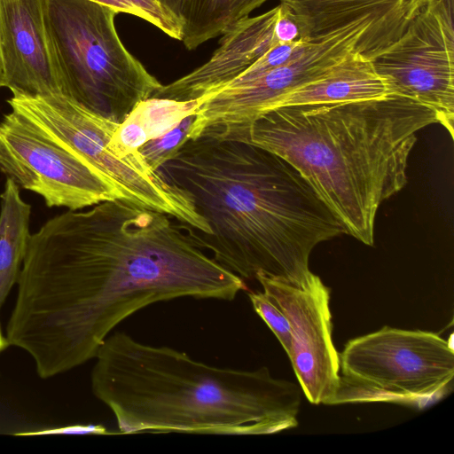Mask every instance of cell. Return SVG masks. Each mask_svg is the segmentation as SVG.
I'll return each mask as SVG.
<instances>
[{"instance_id": "obj_21", "label": "cell", "mask_w": 454, "mask_h": 454, "mask_svg": "<svg viewBox=\"0 0 454 454\" xmlns=\"http://www.w3.org/2000/svg\"><path fill=\"white\" fill-rule=\"evenodd\" d=\"M310 42V40L303 38L297 42L275 43L246 71L227 85L239 86L246 84L268 71L286 64L305 51Z\"/></svg>"}, {"instance_id": "obj_3", "label": "cell", "mask_w": 454, "mask_h": 454, "mask_svg": "<svg viewBox=\"0 0 454 454\" xmlns=\"http://www.w3.org/2000/svg\"><path fill=\"white\" fill-rule=\"evenodd\" d=\"M435 122L433 108L390 94L278 106L246 127L212 137L250 143L284 158L309 182L344 233L372 246L380 205L407 183L416 133Z\"/></svg>"}, {"instance_id": "obj_4", "label": "cell", "mask_w": 454, "mask_h": 454, "mask_svg": "<svg viewBox=\"0 0 454 454\" xmlns=\"http://www.w3.org/2000/svg\"><path fill=\"white\" fill-rule=\"evenodd\" d=\"M94 359L92 393L120 434L254 435L298 425L301 387L265 366H214L122 332L110 334Z\"/></svg>"}, {"instance_id": "obj_24", "label": "cell", "mask_w": 454, "mask_h": 454, "mask_svg": "<svg viewBox=\"0 0 454 454\" xmlns=\"http://www.w3.org/2000/svg\"><path fill=\"white\" fill-rule=\"evenodd\" d=\"M38 434H111L101 425H74L53 428L35 433Z\"/></svg>"}, {"instance_id": "obj_22", "label": "cell", "mask_w": 454, "mask_h": 454, "mask_svg": "<svg viewBox=\"0 0 454 454\" xmlns=\"http://www.w3.org/2000/svg\"><path fill=\"white\" fill-rule=\"evenodd\" d=\"M248 296L254 311L272 331L287 354L291 346V329L280 307L264 292H251Z\"/></svg>"}, {"instance_id": "obj_16", "label": "cell", "mask_w": 454, "mask_h": 454, "mask_svg": "<svg viewBox=\"0 0 454 454\" xmlns=\"http://www.w3.org/2000/svg\"><path fill=\"white\" fill-rule=\"evenodd\" d=\"M179 25L182 43L194 50L223 35L268 0H156Z\"/></svg>"}, {"instance_id": "obj_14", "label": "cell", "mask_w": 454, "mask_h": 454, "mask_svg": "<svg viewBox=\"0 0 454 454\" xmlns=\"http://www.w3.org/2000/svg\"><path fill=\"white\" fill-rule=\"evenodd\" d=\"M279 5L255 17H247L224 33L210 59L188 74L156 90L152 98L195 100L230 83L275 43L274 26Z\"/></svg>"}, {"instance_id": "obj_13", "label": "cell", "mask_w": 454, "mask_h": 454, "mask_svg": "<svg viewBox=\"0 0 454 454\" xmlns=\"http://www.w3.org/2000/svg\"><path fill=\"white\" fill-rule=\"evenodd\" d=\"M297 18L303 36L317 40L362 20L371 22L356 51L372 59L403 34L427 0H279Z\"/></svg>"}, {"instance_id": "obj_17", "label": "cell", "mask_w": 454, "mask_h": 454, "mask_svg": "<svg viewBox=\"0 0 454 454\" xmlns=\"http://www.w3.org/2000/svg\"><path fill=\"white\" fill-rule=\"evenodd\" d=\"M0 207V309L19 273L30 239L31 206L25 202L18 184L7 177Z\"/></svg>"}, {"instance_id": "obj_11", "label": "cell", "mask_w": 454, "mask_h": 454, "mask_svg": "<svg viewBox=\"0 0 454 454\" xmlns=\"http://www.w3.org/2000/svg\"><path fill=\"white\" fill-rule=\"evenodd\" d=\"M255 279L289 322L287 356L305 397L313 404H332L340 376V354L332 339L330 288L312 272L301 285L262 275Z\"/></svg>"}, {"instance_id": "obj_18", "label": "cell", "mask_w": 454, "mask_h": 454, "mask_svg": "<svg viewBox=\"0 0 454 454\" xmlns=\"http://www.w3.org/2000/svg\"><path fill=\"white\" fill-rule=\"evenodd\" d=\"M196 102V99L180 102L150 98L141 102L133 113L142 121L151 139L172 128L185 116L194 114Z\"/></svg>"}, {"instance_id": "obj_26", "label": "cell", "mask_w": 454, "mask_h": 454, "mask_svg": "<svg viewBox=\"0 0 454 454\" xmlns=\"http://www.w3.org/2000/svg\"><path fill=\"white\" fill-rule=\"evenodd\" d=\"M4 87V63H3V56L0 45V88Z\"/></svg>"}, {"instance_id": "obj_23", "label": "cell", "mask_w": 454, "mask_h": 454, "mask_svg": "<svg viewBox=\"0 0 454 454\" xmlns=\"http://www.w3.org/2000/svg\"><path fill=\"white\" fill-rule=\"evenodd\" d=\"M278 5L279 12L274 26V35L278 43H292L305 38L295 15L285 4H279Z\"/></svg>"}, {"instance_id": "obj_10", "label": "cell", "mask_w": 454, "mask_h": 454, "mask_svg": "<svg viewBox=\"0 0 454 454\" xmlns=\"http://www.w3.org/2000/svg\"><path fill=\"white\" fill-rule=\"evenodd\" d=\"M371 22L362 20L309 43L301 55L239 86H224L196 99L189 139L246 127L270 111L286 93L326 74L356 51Z\"/></svg>"}, {"instance_id": "obj_25", "label": "cell", "mask_w": 454, "mask_h": 454, "mask_svg": "<svg viewBox=\"0 0 454 454\" xmlns=\"http://www.w3.org/2000/svg\"><path fill=\"white\" fill-rule=\"evenodd\" d=\"M10 342L7 338L4 337L0 329V353L10 346Z\"/></svg>"}, {"instance_id": "obj_5", "label": "cell", "mask_w": 454, "mask_h": 454, "mask_svg": "<svg viewBox=\"0 0 454 454\" xmlns=\"http://www.w3.org/2000/svg\"><path fill=\"white\" fill-rule=\"evenodd\" d=\"M116 14L91 0H45V25L65 96L121 124L162 84L121 43Z\"/></svg>"}, {"instance_id": "obj_19", "label": "cell", "mask_w": 454, "mask_h": 454, "mask_svg": "<svg viewBox=\"0 0 454 454\" xmlns=\"http://www.w3.org/2000/svg\"><path fill=\"white\" fill-rule=\"evenodd\" d=\"M194 119L195 114L185 116L172 128L149 139L137 149L152 169L158 171L189 139Z\"/></svg>"}, {"instance_id": "obj_20", "label": "cell", "mask_w": 454, "mask_h": 454, "mask_svg": "<svg viewBox=\"0 0 454 454\" xmlns=\"http://www.w3.org/2000/svg\"><path fill=\"white\" fill-rule=\"evenodd\" d=\"M114 10L137 16L155 26L167 35L181 40L177 22L159 4L156 0H91Z\"/></svg>"}, {"instance_id": "obj_6", "label": "cell", "mask_w": 454, "mask_h": 454, "mask_svg": "<svg viewBox=\"0 0 454 454\" xmlns=\"http://www.w3.org/2000/svg\"><path fill=\"white\" fill-rule=\"evenodd\" d=\"M12 111L22 115L109 179L124 200L161 212L210 234L185 192L152 169L137 151L124 154L112 144L120 125L63 95H12Z\"/></svg>"}, {"instance_id": "obj_1", "label": "cell", "mask_w": 454, "mask_h": 454, "mask_svg": "<svg viewBox=\"0 0 454 454\" xmlns=\"http://www.w3.org/2000/svg\"><path fill=\"white\" fill-rule=\"evenodd\" d=\"M17 284L7 339L42 379L94 359L120 323L149 305L230 301L247 290L169 215L121 200L48 220L30 235Z\"/></svg>"}, {"instance_id": "obj_15", "label": "cell", "mask_w": 454, "mask_h": 454, "mask_svg": "<svg viewBox=\"0 0 454 454\" xmlns=\"http://www.w3.org/2000/svg\"><path fill=\"white\" fill-rule=\"evenodd\" d=\"M387 95H390L387 85L376 73L371 60L353 51L321 77L284 95L271 109L292 105L368 100Z\"/></svg>"}, {"instance_id": "obj_9", "label": "cell", "mask_w": 454, "mask_h": 454, "mask_svg": "<svg viewBox=\"0 0 454 454\" xmlns=\"http://www.w3.org/2000/svg\"><path fill=\"white\" fill-rule=\"evenodd\" d=\"M454 0H427L402 36L371 59L389 94L433 108L453 137Z\"/></svg>"}, {"instance_id": "obj_8", "label": "cell", "mask_w": 454, "mask_h": 454, "mask_svg": "<svg viewBox=\"0 0 454 454\" xmlns=\"http://www.w3.org/2000/svg\"><path fill=\"white\" fill-rule=\"evenodd\" d=\"M0 171L48 207L81 210L124 200L99 170L13 111L0 121Z\"/></svg>"}, {"instance_id": "obj_7", "label": "cell", "mask_w": 454, "mask_h": 454, "mask_svg": "<svg viewBox=\"0 0 454 454\" xmlns=\"http://www.w3.org/2000/svg\"><path fill=\"white\" fill-rule=\"evenodd\" d=\"M451 337L385 325L350 340L339 353L342 376L332 404L412 402L439 394L454 376Z\"/></svg>"}, {"instance_id": "obj_12", "label": "cell", "mask_w": 454, "mask_h": 454, "mask_svg": "<svg viewBox=\"0 0 454 454\" xmlns=\"http://www.w3.org/2000/svg\"><path fill=\"white\" fill-rule=\"evenodd\" d=\"M44 11L45 0H0L4 87L13 95L65 96Z\"/></svg>"}, {"instance_id": "obj_2", "label": "cell", "mask_w": 454, "mask_h": 454, "mask_svg": "<svg viewBox=\"0 0 454 454\" xmlns=\"http://www.w3.org/2000/svg\"><path fill=\"white\" fill-rule=\"evenodd\" d=\"M158 171L187 193L210 234L178 222L181 228L243 280L262 275L301 285L313 248L344 233L299 170L258 145L188 139Z\"/></svg>"}]
</instances>
